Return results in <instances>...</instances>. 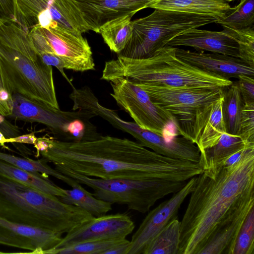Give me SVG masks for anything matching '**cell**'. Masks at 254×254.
<instances>
[{
	"label": "cell",
	"instance_id": "43",
	"mask_svg": "<svg viewBox=\"0 0 254 254\" xmlns=\"http://www.w3.org/2000/svg\"><path fill=\"white\" fill-rule=\"evenodd\" d=\"M226 0L228 2H229V1H233V0Z\"/></svg>",
	"mask_w": 254,
	"mask_h": 254
},
{
	"label": "cell",
	"instance_id": "32",
	"mask_svg": "<svg viewBox=\"0 0 254 254\" xmlns=\"http://www.w3.org/2000/svg\"><path fill=\"white\" fill-rule=\"evenodd\" d=\"M254 254V207L246 216L227 254Z\"/></svg>",
	"mask_w": 254,
	"mask_h": 254
},
{
	"label": "cell",
	"instance_id": "8",
	"mask_svg": "<svg viewBox=\"0 0 254 254\" xmlns=\"http://www.w3.org/2000/svg\"><path fill=\"white\" fill-rule=\"evenodd\" d=\"M10 117L43 124L63 137L64 141H81L96 138L98 133L90 119L96 116L86 110L64 111L32 101L20 94L12 95Z\"/></svg>",
	"mask_w": 254,
	"mask_h": 254
},
{
	"label": "cell",
	"instance_id": "41",
	"mask_svg": "<svg viewBox=\"0 0 254 254\" xmlns=\"http://www.w3.org/2000/svg\"><path fill=\"white\" fill-rule=\"evenodd\" d=\"M37 139L34 133L18 135L14 137L6 138V143H22L35 145Z\"/></svg>",
	"mask_w": 254,
	"mask_h": 254
},
{
	"label": "cell",
	"instance_id": "12",
	"mask_svg": "<svg viewBox=\"0 0 254 254\" xmlns=\"http://www.w3.org/2000/svg\"><path fill=\"white\" fill-rule=\"evenodd\" d=\"M39 28L64 68L80 72L95 69L91 47L81 33L58 23L47 29Z\"/></svg>",
	"mask_w": 254,
	"mask_h": 254
},
{
	"label": "cell",
	"instance_id": "22",
	"mask_svg": "<svg viewBox=\"0 0 254 254\" xmlns=\"http://www.w3.org/2000/svg\"><path fill=\"white\" fill-rule=\"evenodd\" d=\"M238 135L223 133L218 142L211 147L200 151L198 163L206 175L214 177L227 160L249 146Z\"/></svg>",
	"mask_w": 254,
	"mask_h": 254
},
{
	"label": "cell",
	"instance_id": "7",
	"mask_svg": "<svg viewBox=\"0 0 254 254\" xmlns=\"http://www.w3.org/2000/svg\"><path fill=\"white\" fill-rule=\"evenodd\" d=\"M55 169L91 188L98 198L112 204L126 205L130 210L146 213L160 198L181 190L187 181L163 180L101 179L75 173L55 165Z\"/></svg>",
	"mask_w": 254,
	"mask_h": 254
},
{
	"label": "cell",
	"instance_id": "30",
	"mask_svg": "<svg viewBox=\"0 0 254 254\" xmlns=\"http://www.w3.org/2000/svg\"><path fill=\"white\" fill-rule=\"evenodd\" d=\"M215 23L224 28L241 29L254 26V0H240Z\"/></svg>",
	"mask_w": 254,
	"mask_h": 254
},
{
	"label": "cell",
	"instance_id": "20",
	"mask_svg": "<svg viewBox=\"0 0 254 254\" xmlns=\"http://www.w3.org/2000/svg\"><path fill=\"white\" fill-rule=\"evenodd\" d=\"M223 96L198 110L189 134V139L199 151L211 147L226 133L222 113Z\"/></svg>",
	"mask_w": 254,
	"mask_h": 254
},
{
	"label": "cell",
	"instance_id": "15",
	"mask_svg": "<svg viewBox=\"0 0 254 254\" xmlns=\"http://www.w3.org/2000/svg\"><path fill=\"white\" fill-rule=\"evenodd\" d=\"M63 234L16 223L0 216V244L29 250L23 253L44 254L56 248Z\"/></svg>",
	"mask_w": 254,
	"mask_h": 254
},
{
	"label": "cell",
	"instance_id": "28",
	"mask_svg": "<svg viewBox=\"0 0 254 254\" xmlns=\"http://www.w3.org/2000/svg\"><path fill=\"white\" fill-rule=\"evenodd\" d=\"M180 226L177 218L171 221L151 241L143 254H178Z\"/></svg>",
	"mask_w": 254,
	"mask_h": 254
},
{
	"label": "cell",
	"instance_id": "5",
	"mask_svg": "<svg viewBox=\"0 0 254 254\" xmlns=\"http://www.w3.org/2000/svg\"><path fill=\"white\" fill-rule=\"evenodd\" d=\"M0 216L19 224L66 233L94 217L59 197L0 173Z\"/></svg>",
	"mask_w": 254,
	"mask_h": 254
},
{
	"label": "cell",
	"instance_id": "17",
	"mask_svg": "<svg viewBox=\"0 0 254 254\" xmlns=\"http://www.w3.org/2000/svg\"><path fill=\"white\" fill-rule=\"evenodd\" d=\"M90 30L99 33L106 22L149 8L156 0H74Z\"/></svg>",
	"mask_w": 254,
	"mask_h": 254
},
{
	"label": "cell",
	"instance_id": "3",
	"mask_svg": "<svg viewBox=\"0 0 254 254\" xmlns=\"http://www.w3.org/2000/svg\"><path fill=\"white\" fill-rule=\"evenodd\" d=\"M0 80L12 95L60 109L52 66L37 54L29 30L17 23L0 25Z\"/></svg>",
	"mask_w": 254,
	"mask_h": 254
},
{
	"label": "cell",
	"instance_id": "40",
	"mask_svg": "<svg viewBox=\"0 0 254 254\" xmlns=\"http://www.w3.org/2000/svg\"><path fill=\"white\" fill-rule=\"evenodd\" d=\"M129 243L130 241L125 238L106 250L103 254H127Z\"/></svg>",
	"mask_w": 254,
	"mask_h": 254
},
{
	"label": "cell",
	"instance_id": "27",
	"mask_svg": "<svg viewBox=\"0 0 254 254\" xmlns=\"http://www.w3.org/2000/svg\"><path fill=\"white\" fill-rule=\"evenodd\" d=\"M243 105L237 82L224 89L222 113L227 133L238 135Z\"/></svg>",
	"mask_w": 254,
	"mask_h": 254
},
{
	"label": "cell",
	"instance_id": "18",
	"mask_svg": "<svg viewBox=\"0 0 254 254\" xmlns=\"http://www.w3.org/2000/svg\"><path fill=\"white\" fill-rule=\"evenodd\" d=\"M176 55L180 59L201 69L225 78H238L240 75L254 77V67L238 58L203 51H191L176 48Z\"/></svg>",
	"mask_w": 254,
	"mask_h": 254
},
{
	"label": "cell",
	"instance_id": "13",
	"mask_svg": "<svg viewBox=\"0 0 254 254\" xmlns=\"http://www.w3.org/2000/svg\"><path fill=\"white\" fill-rule=\"evenodd\" d=\"M197 176L173 196L150 211L146 216L130 241L127 254H144L146 248L158 233L171 221L177 218L181 204L193 190Z\"/></svg>",
	"mask_w": 254,
	"mask_h": 254
},
{
	"label": "cell",
	"instance_id": "6",
	"mask_svg": "<svg viewBox=\"0 0 254 254\" xmlns=\"http://www.w3.org/2000/svg\"><path fill=\"white\" fill-rule=\"evenodd\" d=\"M217 20L209 15L155 9L150 14L132 21L131 37L118 55L131 59L149 57L179 34Z\"/></svg>",
	"mask_w": 254,
	"mask_h": 254
},
{
	"label": "cell",
	"instance_id": "19",
	"mask_svg": "<svg viewBox=\"0 0 254 254\" xmlns=\"http://www.w3.org/2000/svg\"><path fill=\"white\" fill-rule=\"evenodd\" d=\"M166 45L190 47L197 51H206L239 58L238 43L225 29L213 31L192 28L174 37Z\"/></svg>",
	"mask_w": 254,
	"mask_h": 254
},
{
	"label": "cell",
	"instance_id": "10",
	"mask_svg": "<svg viewBox=\"0 0 254 254\" xmlns=\"http://www.w3.org/2000/svg\"><path fill=\"white\" fill-rule=\"evenodd\" d=\"M133 83L144 90L154 104L175 117L180 135L188 139L196 111L221 97L225 89L173 87Z\"/></svg>",
	"mask_w": 254,
	"mask_h": 254
},
{
	"label": "cell",
	"instance_id": "25",
	"mask_svg": "<svg viewBox=\"0 0 254 254\" xmlns=\"http://www.w3.org/2000/svg\"><path fill=\"white\" fill-rule=\"evenodd\" d=\"M0 173L41 192L56 195H64V189L48 179V176L19 169L0 160Z\"/></svg>",
	"mask_w": 254,
	"mask_h": 254
},
{
	"label": "cell",
	"instance_id": "1",
	"mask_svg": "<svg viewBox=\"0 0 254 254\" xmlns=\"http://www.w3.org/2000/svg\"><path fill=\"white\" fill-rule=\"evenodd\" d=\"M47 138L46 148L39 156L90 177L187 181L202 172L198 163L160 154L127 138L101 135L81 141Z\"/></svg>",
	"mask_w": 254,
	"mask_h": 254
},
{
	"label": "cell",
	"instance_id": "4",
	"mask_svg": "<svg viewBox=\"0 0 254 254\" xmlns=\"http://www.w3.org/2000/svg\"><path fill=\"white\" fill-rule=\"evenodd\" d=\"M176 47L165 46L142 59L118 56L105 63L101 79L119 77L136 83L192 88H225L233 82L178 58Z\"/></svg>",
	"mask_w": 254,
	"mask_h": 254
},
{
	"label": "cell",
	"instance_id": "16",
	"mask_svg": "<svg viewBox=\"0 0 254 254\" xmlns=\"http://www.w3.org/2000/svg\"><path fill=\"white\" fill-rule=\"evenodd\" d=\"M254 207V190L241 198L216 226L198 254H227L243 222Z\"/></svg>",
	"mask_w": 254,
	"mask_h": 254
},
{
	"label": "cell",
	"instance_id": "24",
	"mask_svg": "<svg viewBox=\"0 0 254 254\" xmlns=\"http://www.w3.org/2000/svg\"><path fill=\"white\" fill-rule=\"evenodd\" d=\"M133 15L128 14L116 18L100 27L99 33L111 51L119 54L129 40L133 30L131 19Z\"/></svg>",
	"mask_w": 254,
	"mask_h": 254
},
{
	"label": "cell",
	"instance_id": "31",
	"mask_svg": "<svg viewBox=\"0 0 254 254\" xmlns=\"http://www.w3.org/2000/svg\"><path fill=\"white\" fill-rule=\"evenodd\" d=\"M29 33L35 49L43 62L48 65L56 67L72 86L64 72V67L63 63L55 53L40 28L33 27L29 30Z\"/></svg>",
	"mask_w": 254,
	"mask_h": 254
},
{
	"label": "cell",
	"instance_id": "2",
	"mask_svg": "<svg viewBox=\"0 0 254 254\" xmlns=\"http://www.w3.org/2000/svg\"><path fill=\"white\" fill-rule=\"evenodd\" d=\"M254 146L246 148L233 163L214 177L197 176L181 222L178 254H198L227 212L254 190Z\"/></svg>",
	"mask_w": 254,
	"mask_h": 254
},
{
	"label": "cell",
	"instance_id": "44",
	"mask_svg": "<svg viewBox=\"0 0 254 254\" xmlns=\"http://www.w3.org/2000/svg\"><path fill=\"white\" fill-rule=\"evenodd\" d=\"M0 254H3V252H0Z\"/></svg>",
	"mask_w": 254,
	"mask_h": 254
},
{
	"label": "cell",
	"instance_id": "34",
	"mask_svg": "<svg viewBox=\"0 0 254 254\" xmlns=\"http://www.w3.org/2000/svg\"><path fill=\"white\" fill-rule=\"evenodd\" d=\"M224 29L228 31L237 42L239 58L254 67V26L237 30Z\"/></svg>",
	"mask_w": 254,
	"mask_h": 254
},
{
	"label": "cell",
	"instance_id": "29",
	"mask_svg": "<svg viewBox=\"0 0 254 254\" xmlns=\"http://www.w3.org/2000/svg\"><path fill=\"white\" fill-rule=\"evenodd\" d=\"M0 160L28 172L40 173L46 176H51L55 177L71 187L78 183L74 179L64 175L55 169L51 168L48 164V161L43 158L41 159L33 160L0 152Z\"/></svg>",
	"mask_w": 254,
	"mask_h": 254
},
{
	"label": "cell",
	"instance_id": "26",
	"mask_svg": "<svg viewBox=\"0 0 254 254\" xmlns=\"http://www.w3.org/2000/svg\"><path fill=\"white\" fill-rule=\"evenodd\" d=\"M71 189H64V195L59 197L64 203L79 207L94 217L106 214L112 209V204L95 197L77 183Z\"/></svg>",
	"mask_w": 254,
	"mask_h": 254
},
{
	"label": "cell",
	"instance_id": "38",
	"mask_svg": "<svg viewBox=\"0 0 254 254\" xmlns=\"http://www.w3.org/2000/svg\"><path fill=\"white\" fill-rule=\"evenodd\" d=\"M12 96L0 80V114L4 117L10 116L12 113Z\"/></svg>",
	"mask_w": 254,
	"mask_h": 254
},
{
	"label": "cell",
	"instance_id": "33",
	"mask_svg": "<svg viewBox=\"0 0 254 254\" xmlns=\"http://www.w3.org/2000/svg\"><path fill=\"white\" fill-rule=\"evenodd\" d=\"M123 239L86 241L64 247L54 248L46 251L45 254H103L106 250Z\"/></svg>",
	"mask_w": 254,
	"mask_h": 254
},
{
	"label": "cell",
	"instance_id": "35",
	"mask_svg": "<svg viewBox=\"0 0 254 254\" xmlns=\"http://www.w3.org/2000/svg\"><path fill=\"white\" fill-rule=\"evenodd\" d=\"M238 136L247 144L254 145V104H244Z\"/></svg>",
	"mask_w": 254,
	"mask_h": 254
},
{
	"label": "cell",
	"instance_id": "21",
	"mask_svg": "<svg viewBox=\"0 0 254 254\" xmlns=\"http://www.w3.org/2000/svg\"><path fill=\"white\" fill-rule=\"evenodd\" d=\"M135 139L143 146L160 154L193 162H199L198 148L183 136L167 137L142 128Z\"/></svg>",
	"mask_w": 254,
	"mask_h": 254
},
{
	"label": "cell",
	"instance_id": "42",
	"mask_svg": "<svg viewBox=\"0 0 254 254\" xmlns=\"http://www.w3.org/2000/svg\"><path fill=\"white\" fill-rule=\"evenodd\" d=\"M6 137L0 131V145L3 148L8 149L5 144L6 143Z\"/></svg>",
	"mask_w": 254,
	"mask_h": 254
},
{
	"label": "cell",
	"instance_id": "23",
	"mask_svg": "<svg viewBox=\"0 0 254 254\" xmlns=\"http://www.w3.org/2000/svg\"><path fill=\"white\" fill-rule=\"evenodd\" d=\"M149 8L209 15L218 20L231 7L225 0H156Z\"/></svg>",
	"mask_w": 254,
	"mask_h": 254
},
{
	"label": "cell",
	"instance_id": "37",
	"mask_svg": "<svg viewBox=\"0 0 254 254\" xmlns=\"http://www.w3.org/2000/svg\"><path fill=\"white\" fill-rule=\"evenodd\" d=\"M9 22L17 23L15 0H0V25Z\"/></svg>",
	"mask_w": 254,
	"mask_h": 254
},
{
	"label": "cell",
	"instance_id": "36",
	"mask_svg": "<svg viewBox=\"0 0 254 254\" xmlns=\"http://www.w3.org/2000/svg\"><path fill=\"white\" fill-rule=\"evenodd\" d=\"M237 82L244 104H254V79L246 75L238 76Z\"/></svg>",
	"mask_w": 254,
	"mask_h": 254
},
{
	"label": "cell",
	"instance_id": "11",
	"mask_svg": "<svg viewBox=\"0 0 254 254\" xmlns=\"http://www.w3.org/2000/svg\"><path fill=\"white\" fill-rule=\"evenodd\" d=\"M15 4L17 23L27 30L57 22L81 33L90 30L74 0H15Z\"/></svg>",
	"mask_w": 254,
	"mask_h": 254
},
{
	"label": "cell",
	"instance_id": "14",
	"mask_svg": "<svg viewBox=\"0 0 254 254\" xmlns=\"http://www.w3.org/2000/svg\"><path fill=\"white\" fill-rule=\"evenodd\" d=\"M134 228V222L127 213L94 217L66 233L56 248L90 240L125 239Z\"/></svg>",
	"mask_w": 254,
	"mask_h": 254
},
{
	"label": "cell",
	"instance_id": "39",
	"mask_svg": "<svg viewBox=\"0 0 254 254\" xmlns=\"http://www.w3.org/2000/svg\"><path fill=\"white\" fill-rule=\"evenodd\" d=\"M0 131L6 138L14 137L18 135L19 128L8 122L4 117L0 114Z\"/></svg>",
	"mask_w": 254,
	"mask_h": 254
},
{
	"label": "cell",
	"instance_id": "9",
	"mask_svg": "<svg viewBox=\"0 0 254 254\" xmlns=\"http://www.w3.org/2000/svg\"><path fill=\"white\" fill-rule=\"evenodd\" d=\"M109 82L113 90L110 94L118 106L128 113L141 128L169 137L166 130L173 127L180 135L175 117L154 104L142 88L124 77L112 79Z\"/></svg>",
	"mask_w": 254,
	"mask_h": 254
}]
</instances>
